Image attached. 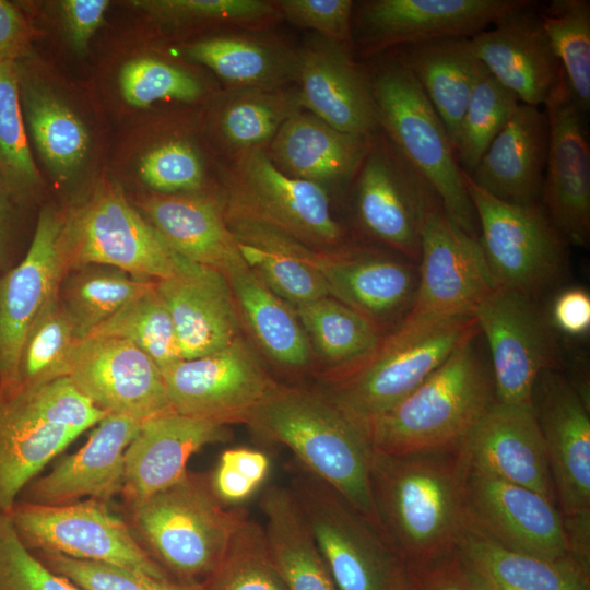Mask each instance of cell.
Instances as JSON below:
<instances>
[{
	"instance_id": "obj_32",
	"label": "cell",
	"mask_w": 590,
	"mask_h": 590,
	"mask_svg": "<svg viewBox=\"0 0 590 590\" xmlns=\"http://www.w3.org/2000/svg\"><path fill=\"white\" fill-rule=\"evenodd\" d=\"M453 550L483 590H590V569L574 558L551 560L506 548L467 519Z\"/></svg>"
},
{
	"instance_id": "obj_54",
	"label": "cell",
	"mask_w": 590,
	"mask_h": 590,
	"mask_svg": "<svg viewBox=\"0 0 590 590\" xmlns=\"http://www.w3.org/2000/svg\"><path fill=\"white\" fill-rule=\"evenodd\" d=\"M269 456L258 449L233 447L222 451L209 476L212 491L226 506L234 507L250 498L270 473Z\"/></svg>"
},
{
	"instance_id": "obj_57",
	"label": "cell",
	"mask_w": 590,
	"mask_h": 590,
	"mask_svg": "<svg viewBox=\"0 0 590 590\" xmlns=\"http://www.w3.org/2000/svg\"><path fill=\"white\" fill-rule=\"evenodd\" d=\"M36 30L20 5L0 0V62L31 55Z\"/></svg>"
},
{
	"instance_id": "obj_15",
	"label": "cell",
	"mask_w": 590,
	"mask_h": 590,
	"mask_svg": "<svg viewBox=\"0 0 590 590\" xmlns=\"http://www.w3.org/2000/svg\"><path fill=\"white\" fill-rule=\"evenodd\" d=\"M472 316L488 347L496 401L531 403L538 377L554 361L551 323L535 298L495 287Z\"/></svg>"
},
{
	"instance_id": "obj_35",
	"label": "cell",
	"mask_w": 590,
	"mask_h": 590,
	"mask_svg": "<svg viewBox=\"0 0 590 590\" xmlns=\"http://www.w3.org/2000/svg\"><path fill=\"white\" fill-rule=\"evenodd\" d=\"M259 507L270 557L287 590H339L290 487L267 486Z\"/></svg>"
},
{
	"instance_id": "obj_13",
	"label": "cell",
	"mask_w": 590,
	"mask_h": 590,
	"mask_svg": "<svg viewBox=\"0 0 590 590\" xmlns=\"http://www.w3.org/2000/svg\"><path fill=\"white\" fill-rule=\"evenodd\" d=\"M377 133L354 175L357 216L374 238L418 260L423 223L442 204L426 178Z\"/></svg>"
},
{
	"instance_id": "obj_8",
	"label": "cell",
	"mask_w": 590,
	"mask_h": 590,
	"mask_svg": "<svg viewBox=\"0 0 590 590\" xmlns=\"http://www.w3.org/2000/svg\"><path fill=\"white\" fill-rule=\"evenodd\" d=\"M479 243L496 287L536 298L559 276L567 245L542 202L517 205L480 189L463 170Z\"/></svg>"
},
{
	"instance_id": "obj_27",
	"label": "cell",
	"mask_w": 590,
	"mask_h": 590,
	"mask_svg": "<svg viewBox=\"0 0 590 590\" xmlns=\"http://www.w3.org/2000/svg\"><path fill=\"white\" fill-rule=\"evenodd\" d=\"M225 426L174 410L142 422L125 451L122 496L127 504L154 495L181 480L190 457L224 441Z\"/></svg>"
},
{
	"instance_id": "obj_42",
	"label": "cell",
	"mask_w": 590,
	"mask_h": 590,
	"mask_svg": "<svg viewBox=\"0 0 590 590\" xmlns=\"http://www.w3.org/2000/svg\"><path fill=\"white\" fill-rule=\"evenodd\" d=\"M536 10L571 95L586 114L590 108V1L551 0Z\"/></svg>"
},
{
	"instance_id": "obj_26",
	"label": "cell",
	"mask_w": 590,
	"mask_h": 590,
	"mask_svg": "<svg viewBox=\"0 0 590 590\" xmlns=\"http://www.w3.org/2000/svg\"><path fill=\"white\" fill-rule=\"evenodd\" d=\"M296 74L298 102L335 130L373 138L380 131L369 78L361 72L347 48L327 39L306 48Z\"/></svg>"
},
{
	"instance_id": "obj_58",
	"label": "cell",
	"mask_w": 590,
	"mask_h": 590,
	"mask_svg": "<svg viewBox=\"0 0 590 590\" xmlns=\"http://www.w3.org/2000/svg\"><path fill=\"white\" fill-rule=\"evenodd\" d=\"M107 0H64L60 2L66 31L75 51L84 52L102 25Z\"/></svg>"
},
{
	"instance_id": "obj_25",
	"label": "cell",
	"mask_w": 590,
	"mask_h": 590,
	"mask_svg": "<svg viewBox=\"0 0 590 590\" xmlns=\"http://www.w3.org/2000/svg\"><path fill=\"white\" fill-rule=\"evenodd\" d=\"M141 424L107 414L83 447L62 458L46 475L35 477L17 500L59 506L88 497L108 503L122 492L125 451Z\"/></svg>"
},
{
	"instance_id": "obj_20",
	"label": "cell",
	"mask_w": 590,
	"mask_h": 590,
	"mask_svg": "<svg viewBox=\"0 0 590 590\" xmlns=\"http://www.w3.org/2000/svg\"><path fill=\"white\" fill-rule=\"evenodd\" d=\"M548 148L542 190L543 206L567 244L590 240V150L585 114L565 76L544 105Z\"/></svg>"
},
{
	"instance_id": "obj_7",
	"label": "cell",
	"mask_w": 590,
	"mask_h": 590,
	"mask_svg": "<svg viewBox=\"0 0 590 590\" xmlns=\"http://www.w3.org/2000/svg\"><path fill=\"white\" fill-rule=\"evenodd\" d=\"M291 487L339 590H409V568L382 533L297 460Z\"/></svg>"
},
{
	"instance_id": "obj_52",
	"label": "cell",
	"mask_w": 590,
	"mask_h": 590,
	"mask_svg": "<svg viewBox=\"0 0 590 590\" xmlns=\"http://www.w3.org/2000/svg\"><path fill=\"white\" fill-rule=\"evenodd\" d=\"M0 590H81L43 564L20 540L8 514L0 515Z\"/></svg>"
},
{
	"instance_id": "obj_47",
	"label": "cell",
	"mask_w": 590,
	"mask_h": 590,
	"mask_svg": "<svg viewBox=\"0 0 590 590\" xmlns=\"http://www.w3.org/2000/svg\"><path fill=\"white\" fill-rule=\"evenodd\" d=\"M203 583L204 590H287L270 557L262 524L247 514L221 563Z\"/></svg>"
},
{
	"instance_id": "obj_55",
	"label": "cell",
	"mask_w": 590,
	"mask_h": 590,
	"mask_svg": "<svg viewBox=\"0 0 590 590\" xmlns=\"http://www.w3.org/2000/svg\"><path fill=\"white\" fill-rule=\"evenodd\" d=\"M275 5L287 20L319 32L329 42L345 48L352 42L355 4L351 0H282Z\"/></svg>"
},
{
	"instance_id": "obj_2",
	"label": "cell",
	"mask_w": 590,
	"mask_h": 590,
	"mask_svg": "<svg viewBox=\"0 0 590 590\" xmlns=\"http://www.w3.org/2000/svg\"><path fill=\"white\" fill-rule=\"evenodd\" d=\"M246 424L262 439L290 448L378 529L370 487L375 449L365 426L326 394L279 384Z\"/></svg>"
},
{
	"instance_id": "obj_12",
	"label": "cell",
	"mask_w": 590,
	"mask_h": 590,
	"mask_svg": "<svg viewBox=\"0 0 590 590\" xmlns=\"http://www.w3.org/2000/svg\"><path fill=\"white\" fill-rule=\"evenodd\" d=\"M161 371L175 412L223 426L246 424L279 385L243 337L220 351L182 359Z\"/></svg>"
},
{
	"instance_id": "obj_60",
	"label": "cell",
	"mask_w": 590,
	"mask_h": 590,
	"mask_svg": "<svg viewBox=\"0 0 590 590\" xmlns=\"http://www.w3.org/2000/svg\"><path fill=\"white\" fill-rule=\"evenodd\" d=\"M15 205L0 182V270L8 267L15 237Z\"/></svg>"
},
{
	"instance_id": "obj_21",
	"label": "cell",
	"mask_w": 590,
	"mask_h": 590,
	"mask_svg": "<svg viewBox=\"0 0 590 590\" xmlns=\"http://www.w3.org/2000/svg\"><path fill=\"white\" fill-rule=\"evenodd\" d=\"M529 0H374L357 11L358 42L367 54L487 30Z\"/></svg>"
},
{
	"instance_id": "obj_18",
	"label": "cell",
	"mask_w": 590,
	"mask_h": 590,
	"mask_svg": "<svg viewBox=\"0 0 590 590\" xmlns=\"http://www.w3.org/2000/svg\"><path fill=\"white\" fill-rule=\"evenodd\" d=\"M465 515L471 524L506 548L551 560L571 557L563 516L554 502L470 463Z\"/></svg>"
},
{
	"instance_id": "obj_46",
	"label": "cell",
	"mask_w": 590,
	"mask_h": 590,
	"mask_svg": "<svg viewBox=\"0 0 590 590\" xmlns=\"http://www.w3.org/2000/svg\"><path fill=\"white\" fill-rule=\"evenodd\" d=\"M520 102L481 64L455 146L458 163L470 174L515 114Z\"/></svg>"
},
{
	"instance_id": "obj_40",
	"label": "cell",
	"mask_w": 590,
	"mask_h": 590,
	"mask_svg": "<svg viewBox=\"0 0 590 590\" xmlns=\"http://www.w3.org/2000/svg\"><path fill=\"white\" fill-rule=\"evenodd\" d=\"M155 283L138 280L118 268L85 264L67 272L58 297L81 340Z\"/></svg>"
},
{
	"instance_id": "obj_41",
	"label": "cell",
	"mask_w": 590,
	"mask_h": 590,
	"mask_svg": "<svg viewBox=\"0 0 590 590\" xmlns=\"http://www.w3.org/2000/svg\"><path fill=\"white\" fill-rule=\"evenodd\" d=\"M0 182L15 206L36 201L43 191L23 117L16 61L0 62Z\"/></svg>"
},
{
	"instance_id": "obj_28",
	"label": "cell",
	"mask_w": 590,
	"mask_h": 590,
	"mask_svg": "<svg viewBox=\"0 0 590 590\" xmlns=\"http://www.w3.org/2000/svg\"><path fill=\"white\" fill-rule=\"evenodd\" d=\"M548 148V123L541 107L520 103L468 174L483 191L510 204L541 202Z\"/></svg>"
},
{
	"instance_id": "obj_10",
	"label": "cell",
	"mask_w": 590,
	"mask_h": 590,
	"mask_svg": "<svg viewBox=\"0 0 590 590\" xmlns=\"http://www.w3.org/2000/svg\"><path fill=\"white\" fill-rule=\"evenodd\" d=\"M8 515L20 540L33 554H59L113 564L156 578L169 577L107 502L87 498L42 506L17 500Z\"/></svg>"
},
{
	"instance_id": "obj_50",
	"label": "cell",
	"mask_w": 590,
	"mask_h": 590,
	"mask_svg": "<svg viewBox=\"0 0 590 590\" xmlns=\"http://www.w3.org/2000/svg\"><path fill=\"white\" fill-rule=\"evenodd\" d=\"M119 86L125 101L138 107L162 99L190 102L202 92L200 82L191 73L150 57L128 61L120 71Z\"/></svg>"
},
{
	"instance_id": "obj_31",
	"label": "cell",
	"mask_w": 590,
	"mask_h": 590,
	"mask_svg": "<svg viewBox=\"0 0 590 590\" xmlns=\"http://www.w3.org/2000/svg\"><path fill=\"white\" fill-rule=\"evenodd\" d=\"M81 434L48 423L25 390L0 398V515Z\"/></svg>"
},
{
	"instance_id": "obj_4",
	"label": "cell",
	"mask_w": 590,
	"mask_h": 590,
	"mask_svg": "<svg viewBox=\"0 0 590 590\" xmlns=\"http://www.w3.org/2000/svg\"><path fill=\"white\" fill-rule=\"evenodd\" d=\"M127 505L140 544L169 577L182 581L203 582L214 571L247 514L224 505L209 476L189 471L167 488Z\"/></svg>"
},
{
	"instance_id": "obj_3",
	"label": "cell",
	"mask_w": 590,
	"mask_h": 590,
	"mask_svg": "<svg viewBox=\"0 0 590 590\" xmlns=\"http://www.w3.org/2000/svg\"><path fill=\"white\" fill-rule=\"evenodd\" d=\"M479 334L462 342L414 391L365 426L375 450L402 455L462 444L496 400Z\"/></svg>"
},
{
	"instance_id": "obj_5",
	"label": "cell",
	"mask_w": 590,
	"mask_h": 590,
	"mask_svg": "<svg viewBox=\"0 0 590 590\" xmlns=\"http://www.w3.org/2000/svg\"><path fill=\"white\" fill-rule=\"evenodd\" d=\"M477 332L473 316L404 321L385 335L359 365L324 379L319 391L366 426L414 391L462 342Z\"/></svg>"
},
{
	"instance_id": "obj_24",
	"label": "cell",
	"mask_w": 590,
	"mask_h": 590,
	"mask_svg": "<svg viewBox=\"0 0 590 590\" xmlns=\"http://www.w3.org/2000/svg\"><path fill=\"white\" fill-rule=\"evenodd\" d=\"M461 445L471 465L555 503L546 449L531 403L495 400Z\"/></svg>"
},
{
	"instance_id": "obj_51",
	"label": "cell",
	"mask_w": 590,
	"mask_h": 590,
	"mask_svg": "<svg viewBox=\"0 0 590 590\" xmlns=\"http://www.w3.org/2000/svg\"><path fill=\"white\" fill-rule=\"evenodd\" d=\"M133 4L168 22H229L250 24L268 21L276 5L259 0H146Z\"/></svg>"
},
{
	"instance_id": "obj_43",
	"label": "cell",
	"mask_w": 590,
	"mask_h": 590,
	"mask_svg": "<svg viewBox=\"0 0 590 590\" xmlns=\"http://www.w3.org/2000/svg\"><path fill=\"white\" fill-rule=\"evenodd\" d=\"M182 51L188 59L237 86L269 88L286 74V62L275 50L243 37L198 40L186 45Z\"/></svg>"
},
{
	"instance_id": "obj_6",
	"label": "cell",
	"mask_w": 590,
	"mask_h": 590,
	"mask_svg": "<svg viewBox=\"0 0 590 590\" xmlns=\"http://www.w3.org/2000/svg\"><path fill=\"white\" fill-rule=\"evenodd\" d=\"M369 83L380 130L433 186L448 219L479 237V222L449 134L413 74L397 57Z\"/></svg>"
},
{
	"instance_id": "obj_14",
	"label": "cell",
	"mask_w": 590,
	"mask_h": 590,
	"mask_svg": "<svg viewBox=\"0 0 590 590\" xmlns=\"http://www.w3.org/2000/svg\"><path fill=\"white\" fill-rule=\"evenodd\" d=\"M418 260L417 288L406 322L472 316L496 287L479 239L453 224L442 206L423 223Z\"/></svg>"
},
{
	"instance_id": "obj_44",
	"label": "cell",
	"mask_w": 590,
	"mask_h": 590,
	"mask_svg": "<svg viewBox=\"0 0 590 590\" xmlns=\"http://www.w3.org/2000/svg\"><path fill=\"white\" fill-rule=\"evenodd\" d=\"M90 335L126 339L149 355L161 370L184 359L173 319L157 292L156 283L126 304Z\"/></svg>"
},
{
	"instance_id": "obj_23",
	"label": "cell",
	"mask_w": 590,
	"mask_h": 590,
	"mask_svg": "<svg viewBox=\"0 0 590 590\" xmlns=\"http://www.w3.org/2000/svg\"><path fill=\"white\" fill-rule=\"evenodd\" d=\"M534 1L470 38L488 72L522 104L544 106L564 78Z\"/></svg>"
},
{
	"instance_id": "obj_16",
	"label": "cell",
	"mask_w": 590,
	"mask_h": 590,
	"mask_svg": "<svg viewBox=\"0 0 590 590\" xmlns=\"http://www.w3.org/2000/svg\"><path fill=\"white\" fill-rule=\"evenodd\" d=\"M67 214L45 206L22 261L0 278V398L19 387V359L31 324L68 272L63 235Z\"/></svg>"
},
{
	"instance_id": "obj_59",
	"label": "cell",
	"mask_w": 590,
	"mask_h": 590,
	"mask_svg": "<svg viewBox=\"0 0 590 590\" xmlns=\"http://www.w3.org/2000/svg\"><path fill=\"white\" fill-rule=\"evenodd\" d=\"M552 323L562 332L578 337L590 328V296L581 288L560 293L552 306Z\"/></svg>"
},
{
	"instance_id": "obj_36",
	"label": "cell",
	"mask_w": 590,
	"mask_h": 590,
	"mask_svg": "<svg viewBox=\"0 0 590 590\" xmlns=\"http://www.w3.org/2000/svg\"><path fill=\"white\" fill-rule=\"evenodd\" d=\"M16 64L28 139L49 170L58 179L68 180L79 173L88 157L91 140L87 128L22 59Z\"/></svg>"
},
{
	"instance_id": "obj_33",
	"label": "cell",
	"mask_w": 590,
	"mask_h": 590,
	"mask_svg": "<svg viewBox=\"0 0 590 590\" xmlns=\"http://www.w3.org/2000/svg\"><path fill=\"white\" fill-rule=\"evenodd\" d=\"M226 217L246 264L292 307L329 295L317 250L260 222Z\"/></svg>"
},
{
	"instance_id": "obj_37",
	"label": "cell",
	"mask_w": 590,
	"mask_h": 590,
	"mask_svg": "<svg viewBox=\"0 0 590 590\" xmlns=\"http://www.w3.org/2000/svg\"><path fill=\"white\" fill-rule=\"evenodd\" d=\"M398 58L421 85L455 148L482 64L470 38L446 37L403 46Z\"/></svg>"
},
{
	"instance_id": "obj_11",
	"label": "cell",
	"mask_w": 590,
	"mask_h": 590,
	"mask_svg": "<svg viewBox=\"0 0 590 590\" xmlns=\"http://www.w3.org/2000/svg\"><path fill=\"white\" fill-rule=\"evenodd\" d=\"M225 216L260 222L319 250L343 237L324 188L288 176L260 149L239 162Z\"/></svg>"
},
{
	"instance_id": "obj_56",
	"label": "cell",
	"mask_w": 590,
	"mask_h": 590,
	"mask_svg": "<svg viewBox=\"0 0 590 590\" xmlns=\"http://www.w3.org/2000/svg\"><path fill=\"white\" fill-rule=\"evenodd\" d=\"M408 568L409 590H483L455 550Z\"/></svg>"
},
{
	"instance_id": "obj_48",
	"label": "cell",
	"mask_w": 590,
	"mask_h": 590,
	"mask_svg": "<svg viewBox=\"0 0 590 590\" xmlns=\"http://www.w3.org/2000/svg\"><path fill=\"white\" fill-rule=\"evenodd\" d=\"M298 95L251 93L232 101L221 117V129L228 142L252 149L272 141L283 122L298 111Z\"/></svg>"
},
{
	"instance_id": "obj_34",
	"label": "cell",
	"mask_w": 590,
	"mask_h": 590,
	"mask_svg": "<svg viewBox=\"0 0 590 590\" xmlns=\"http://www.w3.org/2000/svg\"><path fill=\"white\" fill-rule=\"evenodd\" d=\"M370 139L340 132L316 116L298 110L278 130L271 141V153L288 176L317 184L339 181L356 174Z\"/></svg>"
},
{
	"instance_id": "obj_1",
	"label": "cell",
	"mask_w": 590,
	"mask_h": 590,
	"mask_svg": "<svg viewBox=\"0 0 590 590\" xmlns=\"http://www.w3.org/2000/svg\"><path fill=\"white\" fill-rule=\"evenodd\" d=\"M468 470L462 445L402 455L374 450L370 487L377 526L408 565L455 548L467 519Z\"/></svg>"
},
{
	"instance_id": "obj_19",
	"label": "cell",
	"mask_w": 590,
	"mask_h": 590,
	"mask_svg": "<svg viewBox=\"0 0 590 590\" xmlns=\"http://www.w3.org/2000/svg\"><path fill=\"white\" fill-rule=\"evenodd\" d=\"M531 405L562 516L590 514L589 402L571 381L548 368L534 384Z\"/></svg>"
},
{
	"instance_id": "obj_17",
	"label": "cell",
	"mask_w": 590,
	"mask_h": 590,
	"mask_svg": "<svg viewBox=\"0 0 590 590\" xmlns=\"http://www.w3.org/2000/svg\"><path fill=\"white\" fill-rule=\"evenodd\" d=\"M67 377L108 414L144 422L173 410L160 367L122 338L90 335L78 340Z\"/></svg>"
},
{
	"instance_id": "obj_22",
	"label": "cell",
	"mask_w": 590,
	"mask_h": 590,
	"mask_svg": "<svg viewBox=\"0 0 590 590\" xmlns=\"http://www.w3.org/2000/svg\"><path fill=\"white\" fill-rule=\"evenodd\" d=\"M172 276L156 288L173 319L184 359L220 351L241 337L243 322L226 276L175 252Z\"/></svg>"
},
{
	"instance_id": "obj_45",
	"label": "cell",
	"mask_w": 590,
	"mask_h": 590,
	"mask_svg": "<svg viewBox=\"0 0 590 590\" xmlns=\"http://www.w3.org/2000/svg\"><path fill=\"white\" fill-rule=\"evenodd\" d=\"M76 341L57 293L27 330L19 359L17 390L68 376L69 358Z\"/></svg>"
},
{
	"instance_id": "obj_38",
	"label": "cell",
	"mask_w": 590,
	"mask_h": 590,
	"mask_svg": "<svg viewBox=\"0 0 590 590\" xmlns=\"http://www.w3.org/2000/svg\"><path fill=\"white\" fill-rule=\"evenodd\" d=\"M241 322L258 346L276 364L303 368L310 362V343L293 309L245 263L225 274Z\"/></svg>"
},
{
	"instance_id": "obj_39",
	"label": "cell",
	"mask_w": 590,
	"mask_h": 590,
	"mask_svg": "<svg viewBox=\"0 0 590 590\" xmlns=\"http://www.w3.org/2000/svg\"><path fill=\"white\" fill-rule=\"evenodd\" d=\"M293 309L309 343L329 366L324 379L359 365L384 338L374 322L331 296L293 306Z\"/></svg>"
},
{
	"instance_id": "obj_53",
	"label": "cell",
	"mask_w": 590,
	"mask_h": 590,
	"mask_svg": "<svg viewBox=\"0 0 590 590\" xmlns=\"http://www.w3.org/2000/svg\"><path fill=\"white\" fill-rule=\"evenodd\" d=\"M139 175L157 193L192 191L203 181L202 163L186 142L167 141L142 156Z\"/></svg>"
},
{
	"instance_id": "obj_30",
	"label": "cell",
	"mask_w": 590,
	"mask_h": 590,
	"mask_svg": "<svg viewBox=\"0 0 590 590\" xmlns=\"http://www.w3.org/2000/svg\"><path fill=\"white\" fill-rule=\"evenodd\" d=\"M139 206L177 255L224 275L245 263L225 213L212 200L153 193L142 197Z\"/></svg>"
},
{
	"instance_id": "obj_49",
	"label": "cell",
	"mask_w": 590,
	"mask_h": 590,
	"mask_svg": "<svg viewBox=\"0 0 590 590\" xmlns=\"http://www.w3.org/2000/svg\"><path fill=\"white\" fill-rule=\"evenodd\" d=\"M34 555L81 590H204L203 582L156 578L113 564L74 559L59 554Z\"/></svg>"
},
{
	"instance_id": "obj_29",
	"label": "cell",
	"mask_w": 590,
	"mask_h": 590,
	"mask_svg": "<svg viewBox=\"0 0 590 590\" xmlns=\"http://www.w3.org/2000/svg\"><path fill=\"white\" fill-rule=\"evenodd\" d=\"M316 266L329 295L374 322L409 315L417 288L418 269L404 261L358 253L317 250Z\"/></svg>"
},
{
	"instance_id": "obj_9",
	"label": "cell",
	"mask_w": 590,
	"mask_h": 590,
	"mask_svg": "<svg viewBox=\"0 0 590 590\" xmlns=\"http://www.w3.org/2000/svg\"><path fill=\"white\" fill-rule=\"evenodd\" d=\"M63 245L68 271L85 264L118 268L143 281L172 276L175 252L111 184H101L80 209L67 214Z\"/></svg>"
}]
</instances>
